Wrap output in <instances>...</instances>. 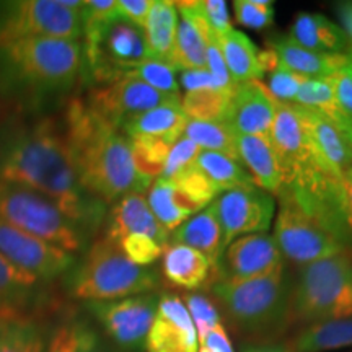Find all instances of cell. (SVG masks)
Returning a JSON list of instances; mask_svg holds the SVG:
<instances>
[{
  "instance_id": "db71d44e",
  "label": "cell",
  "mask_w": 352,
  "mask_h": 352,
  "mask_svg": "<svg viewBox=\"0 0 352 352\" xmlns=\"http://www.w3.org/2000/svg\"><path fill=\"white\" fill-rule=\"evenodd\" d=\"M342 188H344L347 219H349V226L352 230V166L342 173Z\"/></svg>"
},
{
  "instance_id": "3957f363",
  "label": "cell",
  "mask_w": 352,
  "mask_h": 352,
  "mask_svg": "<svg viewBox=\"0 0 352 352\" xmlns=\"http://www.w3.org/2000/svg\"><path fill=\"white\" fill-rule=\"evenodd\" d=\"M83 72L82 41L28 38L0 44V98L36 109L67 95Z\"/></svg>"
},
{
  "instance_id": "52a82bcc",
  "label": "cell",
  "mask_w": 352,
  "mask_h": 352,
  "mask_svg": "<svg viewBox=\"0 0 352 352\" xmlns=\"http://www.w3.org/2000/svg\"><path fill=\"white\" fill-rule=\"evenodd\" d=\"M0 220L74 256L91 243L90 236L51 199L3 179H0Z\"/></svg>"
},
{
  "instance_id": "1f68e13d",
  "label": "cell",
  "mask_w": 352,
  "mask_h": 352,
  "mask_svg": "<svg viewBox=\"0 0 352 352\" xmlns=\"http://www.w3.org/2000/svg\"><path fill=\"white\" fill-rule=\"evenodd\" d=\"M294 103L302 108L318 111L329 121H333L334 124L340 126L341 129L352 132V122L347 120L344 111L338 104L329 77L308 78L298 90Z\"/></svg>"
},
{
  "instance_id": "9f6ffc18",
  "label": "cell",
  "mask_w": 352,
  "mask_h": 352,
  "mask_svg": "<svg viewBox=\"0 0 352 352\" xmlns=\"http://www.w3.org/2000/svg\"><path fill=\"white\" fill-rule=\"evenodd\" d=\"M344 70L352 77V56L351 54H347V63L344 65Z\"/></svg>"
},
{
  "instance_id": "681fc988",
  "label": "cell",
  "mask_w": 352,
  "mask_h": 352,
  "mask_svg": "<svg viewBox=\"0 0 352 352\" xmlns=\"http://www.w3.org/2000/svg\"><path fill=\"white\" fill-rule=\"evenodd\" d=\"M329 80H331L338 104L344 111L347 120L352 122V77L342 67L338 72H334L333 76H329Z\"/></svg>"
},
{
  "instance_id": "4dcf8cb0",
  "label": "cell",
  "mask_w": 352,
  "mask_h": 352,
  "mask_svg": "<svg viewBox=\"0 0 352 352\" xmlns=\"http://www.w3.org/2000/svg\"><path fill=\"white\" fill-rule=\"evenodd\" d=\"M196 166L212 182L220 192L232 191V189L254 188L252 175L240 162L212 151H201L196 158Z\"/></svg>"
},
{
  "instance_id": "f35d334b",
  "label": "cell",
  "mask_w": 352,
  "mask_h": 352,
  "mask_svg": "<svg viewBox=\"0 0 352 352\" xmlns=\"http://www.w3.org/2000/svg\"><path fill=\"white\" fill-rule=\"evenodd\" d=\"M176 72H178V70L168 63L147 59L144 60L138 69L129 72V76L139 78L140 82L147 83L148 87L157 90L158 94L171 96V98H182V96H179V83L176 80Z\"/></svg>"
},
{
  "instance_id": "83f0119b",
  "label": "cell",
  "mask_w": 352,
  "mask_h": 352,
  "mask_svg": "<svg viewBox=\"0 0 352 352\" xmlns=\"http://www.w3.org/2000/svg\"><path fill=\"white\" fill-rule=\"evenodd\" d=\"M179 13L171 0H153L144 26L148 59L171 64Z\"/></svg>"
},
{
  "instance_id": "bcb514c9",
  "label": "cell",
  "mask_w": 352,
  "mask_h": 352,
  "mask_svg": "<svg viewBox=\"0 0 352 352\" xmlns=\"http://www.w3.org/2000/svg\"><path fill=\"white\" fill-rule=\"evenodd\" d=\"M206 69L209 70L210 76L214 77L217 88L220 91H226V94L233 95L236 90V83L233 82V78L228 72L226 60H223L222 52H220V46L217 39H212L208 44V51H206Z\"/></svg>"
},
{
  "instance_id": "ab89813d",
  "label": "cell",
  "mask_w": 352,
  "mask_h": 352,
  "mask_svg": "<svg viewBox=\"0 0 352 352\" xmlns=\"http://www.w3.org/2000/svg\"><path fill=\"white\" fill-rule=\"evenodd\" d=\"M235 20L252 30H266L274 23V2L271 0H235Z\"/></svg>"
},
{
  "instance_id": "d6986e66",
  "label": "cell",
  "mask_w": 352,
  "mask_h": 352,
  "mask_svg": "<svg viewBox=\"0 0 352 352\" xmlns=\"http://www.w3.org/2000/svg\"><path fill=\"white\" fill-rule=\"evenodd\" d=\"M179 13L178 30H176L175 50L171 65L179 72L183 70L206 69V51L214 34L197 12L195 0L175 2Z\"/></svg>"
},
{
  "instance_id": "7402d4cb",
  "label": "cell",
  "mask_w": 352,
  "mask_h": 352,
  "mask_svg": "<svg viewBox=\"0 0 352 352\" xmlns=\"http://www.w3.org/2000/svg\"><path fill=\"white\" fill-rule=\"evenodd\" d=\"M186 124L188 118L182 109V98H175L126 120L121 131L127 138H153L175 144L184 134Z\"/></svg>"
},
{
  "instance_id": "44dd1931",
  "label": "cell",
  "mask_w": 352,
  "mask_h": 352,
  "mask_svg": "<svg viewBox=\"0 0 352 352\" xmlns=\"http://www.w3.org/2000/svg\"><path fill=\"white\" fill-rule=\"evenodd\" d=\"M47 333L28 307H0V352H44Z\"/></svg>"
},
{
  "instance_id": "2e32d148",
  "label": "cell",
  "mask_w": 352,
  "mask_h": 352,
  "mask_svg": "<svg viewBox=\"0 0 352 352\" xmlns=\"http://www.w3.org/2000/svg\"><path fill=\"white\" fill-rule=\"evenodd\" d=\"M145 352H197L196 328L183 298L160 296Z\"/></svg>"
},
{
  "instance_id": "7a4b0ae2",
  "label": "cell",
  "mask_w": 352,
  "mask_h": 352,
  "mask_svg": "<svg viewBox=\"0 0 352 352\" xmlns=\"http://www.w3.org/2000/svg\"><path fill=\"white\" fill-rule=\"evenodd\" d=\"M60 121L78 182L88 195L108 206L129 192L148 191L152 182L135 170L129 138L85 100L70 98Z\"/></svg>"
},
{
  "instance_id": "ba28073f",
  "label": "cell",
  "mask_w": 352,
  "mask_h": 352,
  "mask_svg": "<svg viewBox=\"0 0 352 352\" xmlns=\"http://www.w3.org/2000/svg\"><path fill=\"white\" fill-rule=\"evenodd\" d=\"M83 72L95 87L107 85L148 59L144 30L121 16L83 26Z\"/></svg>"
},
{
  "instance_id": "ee69618b",
  "label": "cell",
  "mask_w": 352,
  "mask_h": 352,
  "mask_svg": "<svg viewBox=\"0 0 352 352\" xmlns=\"http://www.w3.org/2000/svg\"><path fill=\"white\" fill-rule=\"evenodd\" d=\"M199 153H201L199 145H196L191 139H188L186 135L183 134L182 138L173 144V147L170 148L160 178L171 179L173 176L178 175L179 171H183L184 168H188V166L195 164Z\"/></svg>"
},
{
  "instance_id": "e575fe53",
  "label": "cell",
  "mask_w": 352,
  "mask_h": 352,
  "mask_svg": "<svg viewBox=\"0 0 352 352\" xmlns=\"http://www.w3.org/2000/svg\"><path fill=\"white\" fill-rule=\"evenodd\" d=\"M184 135L191 139L201 151H212L240 162L236 148V134L226 121H189ZM241 164V162H240Z\"/></svg>"
},
{
  "instance_id": "c3c4849f",
  "label": "cell",
  "mask_w": 352,
  "mask_h": 352,
  "mask_svg": "<svg viewBox=\"0 0 352 352\" xmlns=\"http://www.w3.org/2000/svg\"><path fill=\"white\" fill-rule=\"evenodd\" d=\"M153 0H116L118 16L144 30Z\"/></svg>"
},
{
  "instance_id": "9c48e42d",
  "label": "cell",
  "mask_w": 352,
  "mask_h": 352,
  "mask_svg": "<svg viewBox=\"0 0 352 352\" xmlns=\"http://www.w3.org/2000/svg\"><path fill=\"white\" fill-rule=\"evenodd\" d=\"M80 0H10L0 2V44L28 38L82 41Z\"/></svg>"
},
{
  "instance_id": "4fadbf2b",
  "label": "cell",
  "mask_w": 352,
  "mask_h": 352,
  "mask_svg": "<svg viewBox=\"0 0 352 352\" xmlns=\"http://www.w3.org/2000/svg\"><path fill=\"white\" fill-rule=\"evenodd\" d=\"M0 254L41 283L63 277L77 256L0 220Z\"/></svg>"
},
{
  "instance_id": "836d02e7",
  "label": "cell",
  "mask_w": 352,
  "mask_h": 352,
  "mask_svg": "<svg viewBox=\"0 0 352 352\" xmlns=\"http://www.w3.org/2000/svg\"><path fill=\"white\" fill-rule=\"evenodd\" d=\"M171 183L175 184L176 192H178L183 206L192 215L209 208L222 195L208 176L197 168L196 164L179 171L178 175L171 178Z\"/></svg>"
},
{
  "instance_id": "f907efd6",
  "label": "cell",
  "mask_w": 352,
  "mask_h": 352,
  "mask_svg": "<svg viewBox=\"0 0 352 352\" xmlns=\"http://www.w3.org/2000/svg\"><path fill=\"white\" fill-rule=\"evenodd\" d=\"M114 15H118L116 0H88V2H83V26L100 23V21L111 19Z\"/></svg>"
},
{
  "instance_id": "30bf717a",
  "label": "cell",
  "mask_w": 352,
  "mask_h": 352,
  "mask_svg": "<svg viewBox=\"0 0 352 352\" xmlns=\"http://www.w3.org/2000/svg\"><path fill=\"white\" fill-rule=\"evenodd\" d=\"M277 202L279 209L272 239L276 240L284 259L287 258L298 266H307L320 259L349 252V248L323 223L303 210L285 189L279 192Z\"/></svg>"
},
{
  "instance_id": "11a10c76",
  "label": "cell",
  "mask_w": 352,
  "mask_h": 352,
  "mask_svg": "<svg viewBox=\"0 0 352 352\" xmlns=\"http://www.w3.org/2000/svg\"><path fill=\"white\" fill-rule=\"evenodd\" d=\"M240 352H290V351L284 346L272 344V342L258 341V342H248V344H245L240 349Z\"/></svg>"
},
{
  "instance_id": "603a6c76",
  "label": "cell",
  "mask_w": 352,
  "mask_h": 352,
  "mask_svg": "<svg viewBox=\"0 0 352 352\" xmlns=\"http://www.w3.org/2000/svg\"><path fill=\"white\" fill-rule=\"evenodd\" d=\"M267 47L274 52L283 67L307 78L329 77L347 63V54H323L298 46L289 36L270 39Z\"/></svg>"
},
{
  "instance_id": "9a60e30c",
  "label": "cell",
  "mask_w": 352,
  "mask_h": 352,
  "mask_svg": "<svg viewBox=\"0 0 352 352\" xmlns=\"http://www.w3.org/2000/svg\"><path fill=\"white\" fill-rule=\"evenodd\" d=\"M279 264H284V256L272 235L240 236L223 250L214 270V280L250 279L272 271Z\"/></svg>"
},
{
  "instance_id": "7c38bea8",
  "label": "cell",
  "mask_w": 352,
  "mask_h": 352,
  "mask_svg": "<svg viewBox=\"0 0 352 352\" xmlns=\"http://www.w3.org/2000/svg\"><path fill=\"white\" fill-rule=\"evenodd\" d=\"M214 206L223 233V250L240 236L266 233L276 215V197L258 186L222 192Z\"/></svg>"
},
{
  "instance_id": "816d5d0a",
  "label": "cell",
  "mask_w": 352,
  "mask_h": 352,
  "mask_svg": "<svg viewBox=\"0 0 352 352\" xmlns=\"http://www.w3.org/2000/svg\"><path fill=\"white\" fill-rule=\"evenodd\" d=\"M179 85H183L186 91L219 90L217 83H215L214 77L210 76V72L208 69L183 70L182 76H179Z\"/></svg>"
},
{
  "instance_id": "f1b7e54d",
  "label": "cell",
  "mask_w": 352,
  "mask_h": 352,
  "mask_svg": "<svg viewBox=\"0 0 352 352\" xmlns=\"http://www.w3.org/2000/svg\"><path fill=\"white\" fill-rule=\"evenodd\" d=\"M352 347V316L305 324L289 341L290 352H331Z\"/></svg>"
},
{
  "instance_id": "4316f807",
  "label": "cell",
  "mask_w": 352,
  "mask_h": 352,
  "mask_svg": "<svg viewBox=\"0 0 352 352\" xmlns=\"http://www.w3.org/2000/svg\"><path fill=\"white\" fill-rule=\"evenodd\" d=\"M212 264L189 246L170 243L162 254V274L170 284L184 290H197L210 280Z\"/></svg>"
},
{
  "instance_id": "7bdbcfd3",
  "label": "cell",
  "mask_w": 352,
  "mask_h": 352,
  "mask_svg": "<svg viewBox=\"0 0 352 352\" xmlns=\"http://www.w3.org/2000/svg\"><path fill=\"white\" fill-rule=\"evenodd\" d=\"M270 82H267V90L279 103H294L300 87L308 78L298 76L296 72H290L289 69L283 67L277 60V65L270 70Z\"/></svg>"
},
{
  "instance_id": "cb8c5ba5",
  "label": "cell",
  "mask_w": 352,
  "mask_h": 352,
  "mask_svg": "<svg viewBox=\"0 0 352 352\" xmlns=\"http://www.w3.org/2000/svg\"><path fill=\"white\" fill-rule=\"evenodd\" d=\"M44 352H116L90 316L67 315L47 333Z\"/></svg>"
},
{
  "instance_id": "d4e9b609",
  "label": "cell",
  "mask_w": 352,
  "mask_h": 352,
  "mask_svg": "<svg viewBox=\"0 0 352 352\" xmlns=\"http://www.w3.org/2000/svg\"><path fill=\"white\" fill-rule=\"evenodd\" d=\"M170 243L189 246L202 253L212 264V270H215L223 253V233L214 202L209 208L189 217L175 232H171Z\"/></svg>"
},
{
  "instance_id": "8fae6325",
  "label": "cell",
  "mask_w": 352,
  "mask_h": 352,
  "mask_svg": "<svg viewBox=\"0 0 352 352\" xmlns=\"http://www.w3.org/2000/svg\"><path fill=\"white\" fill-rule=\"evenodd\" d=\"M160 294L148 292L120 300L83 302L91 321L118 352H145Z\"/></svg>"
},
{
  "instance_id": "b9f144b4",
  "label": "cell",
  "mask_w": 352,
  "mask_h": 352,
  "mask_svg": "<svg viewBox=\"0 0 352 352\" xmlns=\"http://www.w3.org/2000/svg\"><path fill=\"white\" fill-rule=\"evenodd\" d=\"M118 245H120L122 253L132 263L139 264V266H152L157 259L162 258V254L165 252V246L158 245L155 240L140 235V233L126 235L124 239L118 241Z\"/></svg>"
},
{
  "instance_id": "60d3db41",
  "label": "cell",
  "mask_w": 352,
  "mask_h": 352,
  "mask_svg": "<svg viewBox=\"0 0 352 352\" xmlns=\"http://www.w3.org/2000/svg\"><path fill=\"white\" fill-rule=\"evenodd\" d=\"M183 302L188 308L192 323H195L197 336L223 323L217 305L204 294L191 292L184 297Z\"/></svg>"
},
{
  "instance_id": "74e56055",
  "label": "cell",
  "mask_w": 352,
  "mask_h": 352,
  "mask_svg": "<svg viewBox=\"0 0 352 352\" xmlns=\"http://www.w3.org/2000/svg\"><path fill=\"white\" fill-rule=\"evenodd\" d=\"M129 140L135 170L142 178L153 183V179L160 178L173 144L153 138H129Z\"/></svg>"
},
{
  "instance_id": "5bb4252c",
  "label": "cell",
  "mask_w": 352,
  "mask_h": 352,
  "mask_svg": "<svg viewBox=\"0 0 352 352\" xmlns=\"http://www.w3.org/2000/svg\"><path fill=\"white\" fill-rule=\"evenodd\" d=\"M83 100L103 120L121 129L122 122L129 118L175 98L158 94L147 83L126 74L107 85L94 87Z\"/></svg>"
},
{
  "instance_id": "d590c367",
  "label": "cell",
  "mask_w": 352,
  "mask_h": 352,
  "mask_svg": "<svg viewBox=\"0 0 352 352\" xmlns=\"http://www.w3.org/2000/svg\"><path fill=\"white\" fill-rule=\"evenodd\" d=\"M41 280L0 254V307H28Z\"/></svg>"
},
{
  "instance_id": "5b68a950",
  "label": "cell",
  "mask_w": 352,
  "mask_h": 352,
  "mask_svg": "<svg viewBox=\"0 0 352 352\" xmlns=\"http://www.w3.org/2000/svg\"><path fill=\"white\" fill-rule=\"evenodd\" d=\"M69 297L82 302L120 300L157 292L160 274L153 266H139L122 253L120 245L101 235L63 276Z\"/></svg>"
},
{
  "instance_id": "7dc6e473",
  "label": "cell",
  "mask_w": 352,
  "mask_h": 352,
  "mask_svg": "<svg viewBox=\"0 0 352 352\" xmlns=\"http://www.w3.org/2000/svg\"><path fill=\"white\" fill-rule=\"evenodd\" d=\"M197 352H235L226 324H217L197 336Z\"/></svg>"
},
{
  "instance_id": "8d00e7d4",
  "label": "cell",
  "mask_w": 352,
  "mask_h": 352,
  "mask_svg": "<svg viewBox=\"0 0 352 352\" xmlns=\"http://www.w3.org/2000/svg\"><path fill=\"white\" fill-rule=\"evenodd\" d=\"M232 96L219 90L186 91L182 109L189 121H226Z\"/></svg>"
},
{
  "instance_id": "f6af8a7d",
  "label": "cell",
  "mask_w": 352,
  "mask_h": 352,
  "mask_svg": "<svg viewBox=\"0 0 352 352\" xmlns=\"http://www.w3.org/2000/svg\"><path fill=\"white\" fill-rule=\"evenodd\" d=\"M195 2L197 12L201 13L217 41L228 32H232L233 26L228 15V7L223 0H195Z\"/></svg>"
},
{
  "instance_id": "ffe728a7",
  "label": "cell",
  "mask_w": 352,
  "mask_h": 352,
  "mask_svg": "<svg viewBox=\"0 0 352 352\" xmlns=\"http://www.w3.org/2000/svg\"><path fill=\"white\" fill-rule=\"evenodd\" d=\"M236 148L254 184L267 195L279 196L284 186L283 170L267 135H236Z\"/></svg>"
},
{
  "instance_id": "6da1fadb",
  "label": "cell",
  "mask_w": 352,
  "mask_h": 352,
  "mask_svg": "<svg viewBox=\"0 0 352 352\" xmlns=\"http://www.w3.org/2000/svg\"><path fill=\"white\" fill-rule=\"evenodd\" d=\"M0 179L46 196L90 239L107 219L108 206L78 182L57 118L19 111L0 120Z\"/></svg>"
},
{
  "instance_id": "484cf974",
  "label": "cell",
  "mask_w": 352,
  "mask_h": 352,
  "mask_svg": "<svg viewBox=\"0 0 352 352\" xmlns=\"http://www.w3.org/2000/svg\"><path fill=\"white\" fill-rule=\"evenodd\" d=\"M289 38L305 50L323 54H346L349 50L344 30L321 13H298Z\"/></svg>"
},
{
  "instance_id": "277c9868",
  "label": "cell",
  "mask_w": 352,
  "mask_h": 352,
  "mask_svg": "<svg viewBox=\"0 0 352 352\" xmlns=\"http://www.w3.org/2000/svg\"><path fill=\"white\" fill-rule=\"evenodd\" d=\"M290 287L285 263L241 280H212L210 296L236 331L267 340L290 324Z\"/></svg>"
},
{
  "instance_id": "f546056e",
  "label": "cell",
  "mask_w": 352,
  "mask_h": 352,
  "mask_svg": "<svg viewBox=\"0 0 352 352\" xmlns=\"http://www.w3.org/2000/svg\"><path fill=\"white\" fill-rule=\"evenodd\" d=\"M217 43L228 72L236 85L252 80H261L264 72L259 65V50L245 33L232 30Z\"/></svg>"
},
{
  "instance_id": "d6a6232c",
  "label": "cell",
  "mask_w": 352,
  "mask_h": 352,
  "mask_svg": "<svg viewBox=\"0 0 352 352\" xmlns=\"http://www.w3.org/2000/svg\"><path fill=\"white\" fill-rule=\"evenodd\" d=\"M147 202L158 223L168 233L175 232L189 217H192V214L183 206L171 179H153L147 192Z\"/></svg>"
},
{
  "instance_id": "ac0fdd59",
  "label": "cell",
  "mask_w": 352,
  "mask_h": 352,
  "mask_svg": "<svg viewBox=\"0 0 352 352\" xmlns=\"http://www.w3.org/2000/svg\"><path fill=\"white\" fill-rule=\"evenodd\" d=\"M104 236L118 243L126 235L140 233L155 240L158 245H170V233L158 223L155 215L152 214L145 195L140 192H129L122 196L108 210L103 223Z\"/></svg>"
},
{
  "instance_id": "f5cc1de1",
  "label": "cell",
  "mask_w": 352,
  "mask_h": 352,
  "mask_svg": "<svg viewBox=\"0 0 352 352\" xmlns=\"http://www.w3.org/2000/svg\"><path fill=\"white\" fill-rule=\"evenodd\" d=\"M338 15H340L342 30H344L347 41H349V50L346 54L352 56V2H342L338 6Z\"/></svg>"
},
{
  "instance_id": "e0dca14e",
  "label": "cell",
  "mask_w": 352,
  "mask_h": 352,
  "mask_svg": "<svg viewBox=\"0 0 352 352\" xmlns=\"http://www.w3.org/2000/svg\"><path fill=\"white\" fill-rule=\"evenodd\" d=\"M277 103L259 80L240 83L230 100L226 122L236 135H270Z\"/></svg>"
},
{
  "instance_id": "8992f818",
  "label": "cell",
  "mask_w": 352,
  "mask_h": 352,
  "mask_svg": "<svg viewBox=\"0 0 352 352\" xmlns=\"http://www.w3.org/2000/svg\"><path fill=\"white\" fill-rule=\"evenodd\" d=\"M352 316V254L349 252L300 266L290 287V321L302 327Z\"/></svg>"
}]
</instances>
